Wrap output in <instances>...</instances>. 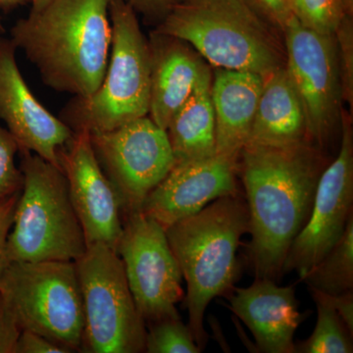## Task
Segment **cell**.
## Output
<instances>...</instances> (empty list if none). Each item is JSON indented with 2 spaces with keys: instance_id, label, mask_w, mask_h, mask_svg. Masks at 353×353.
Here are the masks:
<instances>
[{
  "instance_id": "cell-1",
  "label": "cell",
  "mask_w": 353,
  "mask_h": 353,
  "mask_svg": "<svg viewBox=\"0 0 353 353\" xmlns=\"http://www.w3.org/2000/svg\"><path fill=\"white\" fill-rule=\"evenodd\" d=\"M328 162L310 141L271 148L246 145L240 169L250 214L248 257L255 279L279 282L292 241L310 216Z\"/></svg>"
},
{
  "instance_id": "cell-2",
  "label": "cell",
  "mask_w": 353,
  "mask_h": 353,
  "mask_svg": "<svg viewBox=\"0 0 353 353\" xmlns=\"http://www.w3.org/2000/svg\"><path fill=\"white\" fill-rule=\"evenodd\" d=\"M11 37L48 87L76 97H90L108 68L109 0H53L18 21Z\"/></svg>"
},
{
  "instance_id": "cell-3",
  "label": "cell",
  "mask_w": 353,
  "mask_h": 353,
  "mask_svg": "<svg viewBox=\"0 0 353 353\" xmlns=\"http://www.w3.org/2000/svg\"><path fill=\"white\" fill-rule=\"evenodd\" d=\"M167 239L187 282L185 308L196 345L205 348L204 313L215 297L234 290L239 277L236 250L250 233L248 204L241 194L219 197L196 214L166 228Z\"/></svg>"
},
{
  "instance_id": "cell-4",
  "label": "cell",
  "mask_w": 353,
  "mask_h": 353,
  "mask_svg": "<svg viewBox=\"0 0 353 353\" xmlns=\"http://www.w3.org/2000/svg\"><path fill=\"white\" fill-rule=\"evenodd\" d=\"M155 31L189 43L215 68L267 77L285 64L277 30L245 0H183Z\"/></svg>"
},
{
  "instance_id": "cell-5",
  "label": "cell",
  "mask_w": 353,
  "mask_h": 353,
  "mask_svg": "<svg viewBox=\"0 0 353 353\" xmlns=\"http://www.w3.org/2000/svg\"><path fill=\"white\" fill-rule=\"evenodd\" d=\"M19 153L23 183L7 241L8 261L76 262L87 243L63 171L34 153Z\"/></svg>"
},
{
  "instance_id": "cell-6",
  "label": "cell",
  "mask_w": 353,
  "mask_h": 353,
  "mask_svg": "<svg viewBox=\"0 0 353 353\" xmlns=\"http://www.w3.org/2000/svg\"><path fill=\"white\" fill-rule=\"evenodd\" d=\"M138 14L123 0H109L111 46L99 88L65 106L61 119L72 131L106 132L148 115L150 54Z\"/></svg>"
},
{
  "instance_id": "cell-7",
  "label": "cell",
  "mask_w": 353,
  "mask_h": 353,
  "mask_svg": "<svg viewBox=\"0 0 353 353\" xmlns=\"http://www.w3.org/2000/svg\"><path fill=\"white\" fill-rule=\"evenodd\" d=\"M0 294L21 331L82 350L85 313L75 262H9Z\"/></svg>"
},
{
  "instance_id": "cell-8",
  "label": "cell",
  "mask_w": 353,
  "mask_h": 353,
  "mask_svg": "<svg viewBox=\"0 0 353 353\" xmlns=\"http://www.w3.org/2000/svg\"><path fill=\"white\" fill-rule=\"evenodd\" d=\"M75 263L85 313L81 350L145 352L146 324L134 303L118 253L104 243H92Z\"/></svg>"
},
{
  "instance_id": "cell-9",
  "label": "cell",
  "mask_w": 353,
  "mask_h": 353,
  "mask_svg": "<svg viewBox=\"0 0 353 353\" xmlns=\"http://www.w3.org/2000/svg\"><path fill=\"white\" fill-rule=\"evenodd\" d=\"M117 253L145 324L180 319L176 304L185 299L183 274L164 227L141 211L123 216Z\"/></svg>"
},
{
  "instance_id": "cell-10",
  "label": "cell",
  "mask_w": 353,
  "mask_h": 353,
  "mask_svg": "<svg viewBox=\"0 0 353 353\" xmlns=\"http://www.w3.org/2000/svg\"><path fill=\"white\" fill-rule=\"evenodd\" d=\"M90 134L95 157L119 197L123 216L141 211L146 197L176 164L166 130L145 116L111 131Z\"/></svg>"
},
{
  "instance_id": "cell-11",
  "label": "cell",
  "mask_w": 353,
  "mask_h": 353,
  "mask_svg": "<svg viewBox=\"0 0 353 353\" xmlns=\"http://www.w3.org/2000/svg\"><path fill=\"white\" fill-rule=\"evenodd\" d=\"M282 34L285 68L303 106L308 141L322 150L341 120L336 38L304 27L294 16Z\"/></svg>"
},
{
  "instance_id": "cell-12",
  "label": "cell",
  "mask_w": 353,
  "mask_h": 353,
  "mask_svg": "<svg viewBox=\"0 0 353 353\" xmlns=\"http://www.w3.org/2000/svg\"><path fill=\"white\" fill-rule=\"evenodd\" d=\"M341 130L340 152L320 176L310 216L290 245L283 274L303 278L340 241L353 214V137L345 115Z\"/></svg>"
},
{
  "instance_id": "cell-13",
  "label": "cell",
  "mask_w": 353,
  "mask_h": 353,
  "mask_svg": "<svg viewBox=\"0 0 353 353\" xmlns=\"http://www.w3.org/2000/svg\"><path fill=\"white\" fill-rule=\"evenodd\" d=\"M59 162L87 246L104 243L117 252L123 232L119 197L95 157L90 134L74 132L60 150Z\"/></svg>"
},
{
  "instance_id": "cell-14",
  "label": "cell",
  "mask_w": 353,
  "mask_h": 353,
  "mask_svg": "<svg viewBox=\"0 0 353 353\" xmlns=\"http://www.w3.org/2000/svg\"><path fill=\"white\" fill-rule=\"evenodd\" d=\"M239 169L240 159L218 153L176 162L146 197L141 211L166 229L196 214L219 197L240 194L236 183Z\"/></svg>"
},
{
  "instance_id": "cell-15",
  "label": "cell",
  "mask_w": 353,
  "mask_h": 353,
  "mask_svg": "<svg viewBox=\"0 0 353 353\" xmlns=\"http://www.w3.org/2000/svg\"><path fill=\"white\" fill-rule=\"evenodd\" d=\"M12 41L0 39V118L19 150L34 153L60 167L59 152L74 132L32 94L16 61Z\"/></svg>"
},
{
  "instance_id": "cell-16",
  "label": "cell",
  "mask_w": 353,
  "mask_h": 353,
  "mask_svg": "<svg viewBox=\"0 0 353 353\" xmlns=\"http://www.w3.org/2000/svg\"><path fill=\"white\" fill-rule=\"evenodd\" d=\"M299 305L294 285L280 287L269 279H255L250 287L236 288L230 299L231 310L264 353H296L294 334L306 318Z\"/></svg>"
},
{
  "instance_id": "cell-17",
  "label": "cell",
  "mask_w": 353,
  "mask_h": 353,
  "mask_svg": "<svg viewBox=\"0 0 353 353\" xmlns=\"http://www.w3.org/2000/svg\"><path fill=\"white\" fill-rule=\"evenodd\" d=\"M150 54V119L161 129L192 94L208 66L192 46L182 39L153 31L148 39Z\"/></svg>"
},
{
  "instance_id": "cell-18",
  "label": "cell",
  "mask_w": 353,
  "mask_h": 353,
  "mask_svg": "<svg viewBox=\"0 0 353 353\" xmlns=\"http://www.w3.org/2000/svg\"><path fill=\"white\" fill-rule=\"evenodd\" d=\"M265 77L252 72L216 68L211 82L216 153L240 159L248 143Z\"/></svg>"
},
{
  "instance_id": "cell-19",
  "label": "cell",
  "mask_w": 353,
  "mask_h": 353,
  "mask_svg": "<svg viewBox=\"0 0 353 353\" xmlns=\"http://www.w3.org/2000/svg\"><path fill=\"white\" fill-rule=\"evenodd\" d=\"M305 141H308L307 123L303 104L287 70L281 67L265 77L246 145L284 148Z\"/></svg>"
},
{
  "instance_id": "cell-20",
  "label": "cell",
  "mask_w": 353,
  "mask_h": 353,
  "mask_svg": "<svg viewBox=\"0 0 353 353\" xmlns=\"http://www.w3.org/2000/svg\"><path fill=\"white\" fill-rule=\"evenodd\" d=\"M212 72H202L192 94L176 110L166 132L176 162L216 153L215 117L211 99Z\"/></svg>"
},
{
  "instance_id": "cell-21",
  "label": "cell",
  "mask_w": 353,
  "mask_h": 353,
  "mask_svg": "<svg viewBox=\"0 0 353 353\" xmlns=\"http://www.w3.org/2000/svg\"><path fill=\"white\" fill-rule=\"evenodd\" d=\"M301 281L308 288L328 294H340L353 289V214L340 241Z\"/></svg>"
},
{
  "instance_id": "cell-22",
  "label": "cell",
  "mask_w": 353,
  "mask_h": 353,
  "mask_svg": "<svg viewBox=\"0 0 353 353\" xmlns=\"http://www.w3.org/2000/svg\"><path fill=\"white\" fill-rule=\"evenodd\" d=\"M314 299L317 322L312 334L296 343V353H352V334L334 309L320 299Z\"/></svg>"
},
{
  "instance_id": "cell-23",
  "label": "cell",
  "mask_w": 353,
  "mask_h": 353,
  "mask_svg": "<svg viewBox=\"0 0 353 353\" xmlns=\"http://www.w3.org/2000/svg\"><path fill=\"white\" fill-rule=\"evenodd\" d=\"M145 352L148 353H201L189 326L180 319H163L148 324Z\"/></svg>"
},
{
  "instance_id": "cell-24",
  "label": "cell",
  "mask_w": 353,
  "mask_h": 353,
  "mask_svg": "<svg viewBox=\"0 0 353 353\" xmlns=\"http://www.w3.org/2000/svg\"><path fill=\"white\" fill-rule=\"evenodd\" d=\"M292 16L304 27L334 34L347 14L341 0H292Z\"/></svg>"
},
{
  "instance_id": "cell-25",
  "label": "cell",
  "mask_w": 353,
  "mask_h": 353,
  "mask_svg": "<svg viewBox=\"0 0 353 353\" xmlns=\"http://www.w3.org/2000/svg\"><path fill=\"white\" fill-rule=\"evenodd\" d=\"M343 101L353 108V17L345 15L334 32Z\"/></svg>"
},
{
  "instance_id": "cell-26",
  "label": "cell",
  "mask_w": 353,
  "mask_h": 353,
  "mask_svg": "<svg viewBox=\"0 0 353 353\" xmlns=\"http://www.w3.org/2000/svg\"><path fill=\"white\" fill-rule=\"evenodd\" d=\"M18 152L19 148L12 134L0 126V201L13 196L22 188V172L15 161Z\"/></svg>"
},
{
  "instance_id": "cell-27",
  "label": "cell",
  "mask_w": 353,
  "mask_h": 353,
  "mask_svg": "<svg viewBox=\"0 0 353 353\" xmlns=\"http://www.w3.org/2000/svg\"><path fill=\"white\" fill-rule=\"evenodd\" d=\"M259 16L283 32L292 17V0H245Z\"/></svg>"
},
{
  "instance_id": "cell-28",
  "label": "cell",
  "mask_w": 353,
  "mask_h": 353,
  "mask_svg": "<svg viewBox=\"0 0 353 353\" xmlns=\"http://www.w3.org/2000/svg\"><path fill=\"white\" fill-rule=\"evenodd\" d=\"M137 14L150 22L159 24L183 0H123Z\"/></svg>"
},
{
  "instance_id": "cell-29",
  "label": "cell",
  "mask_w": 353,
  "mask_h": 353,
  "mask_svg": "<svg viewBox=\"0 0 353 353\" xmlns=\"http://www.w3.org/2000/svg\"><path fill=\"white\" fill-rule=\"evenodd\" d=\"M20 190L13 196L0 201V277L9 263L7 259V241L12 227L14 213L19 199Z\"/></svg>"
},
{
  "instance_id": "cell-30",
  "label": "cell",
  "mask_w": 353,
  "mask_h": 353,
  "mask_svg": "<svg viewBox=\"0 0 353 353\" xmlns=\"http://www.w3.org/2000/svg\"><path fill=\"white\" fill-rule=\"evenodd\" d=\"M68 348L41 334L30 331H21L16 341L14 353H69Z\"/></svg>"
},
{
  "instance_id": "cell-31",
  "label": "cell",
  "mask_w": 353,
  "mask_h": 353,
  "mask_svg": "<svg viewBox=\"0 0 353 353\" xmlns=\"http://www.w3.org/2000/svg\"><path fill=\"white\" fill-rule=\"evenodd\" d=\"M313 299H320L334 309L341 320L347 325V329L353 334V292L352 290L340 294H328L319 290L308 288Z\"/></svg>"
},
{
  "instance_id": "cell-32",
  "label": "cell",
  "mask_w": 353,
  "mask_h": 353,
  "mask_svg": "<svg viewBox=\"0 0 353 353\" xmlns=\"http://www.w3.org/2000/svg\"><path fill=\"white\" fill-rule=\"evenodd\" d=\"M21 330L0 294V353H14Z\"/></svg>"
},
{
  "instance_id": "cell-33",
  "label": "cell",
  "mask_w": 353,
  "mask_h": 353,
  "mask_svg": "<svg viewBox=\"0 0 353 353\" xmlns=\"http://www.w3.org/2000/svg\"><path fill=\"white\" fill-rule=\"evenodd\" d=\"M53 0H32V10L31 12H39L43 10L44 7L51 3Z\"/></svg>"
},
{
  "instance_id": "cell-34",
  "label": "cell",
  "mask_w": 353,
  "mask_h": 353,
  "mask_svg": "<svg viewBox=\"0 0 353 353\" xmlns=\"http://www.w3.org/2000/svg\"><path fill=\"white\" fill-rule=\"evenodd\" d=\"M341 1L343 3L345 14L353 17V0H341Z\"/></svg>"
},
{
  "instance_id": "cell-35",
  "label": "cell",
  "mask_w": 353,
  "mask_h": 353,
  "mask_svg": "<svg viewBox=\"0 0 353 353\" xmlns=\"http://www.w3.org/2000/svg\"><path fill=\"white\" fill-rule=\"evenodd\" d=\"M23 0H0V4L4 6H13L19 4Z\"/></svg>"
},
{
  "instance_id": "cell-36",
  "label": "cell",
  "mask_w": 353,
  "mask_h": 353,
  "mask_svg": "<svg viewBox=\"0 0 353 353\" xmlns=\"http://www.w3.org/2000/svg\"><path fill=\"white\" fill-rule=\"evenodd\" d=\"M0 30H1V25H0Z\"/></svg>"
}]
</instances>
